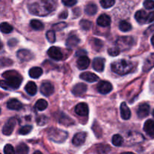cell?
Listing matches in <instances>:
<instances>
[{
  "label": "cell",
  "instance_id": "1",
  "mask_svg": "<svg viewBox=\"0 0 154 154\" xmlns=\"http://www.w3.org/2000/svg\"><path fill=\"white\" fill-rule=\"evenodd\" d=\"M2 77L5 78L1 81L2 88L5 90H16L20 87L23 81L22 76L16 71H7L2 74Z\"/></svg>",
  "mask_w": 154,
  "mask_h": 154
},
{
  "label": "cell",
  "instance_id": "2",
  "mask_svg": "<svg viewBox=\"0 0 154 154\" xmlns=\"http://www.w3.org/2000/svg\"><path fill=\"white\" fill-rule=\"evenodd\" d=\"M54 9V4L48 0H41L29 5L30 13L38 16H45L51 13Z\"/></svg>",
  "mask_w": 154,
  "mask_h": 154
},
{
  "label": "cell",
  "instance_id": "3",
  "mask_svg": "<svg viewBox=\"0 0 154 154\" xmlns=\"http://www.w3.org/2000/svg\"><path fill=\"white\" fill-rule=\"evenodd\" d=\"M135 63L126 60H120L111 64V69L119 75H124L132 72L135 69Z\"/></svg>",
  "mask_w": 154,
  "mask_h": 154
},
{
  "label": "cell",
  "instance_id": "4",
  "mask_svg": "<svg viewBox=\"0 0 154 154\" xmlns=\"http://www.w3.org/2000/svg\"><path fill=\"white\" fill-rule=\"evenodd\" d=\"M48 135L50 140L56 143H63L68 138L67 132L57 128H51L48 130Z\"/></svg>",
  "mask_w": 154,
  "mask_h": 154
},
{
  "label": "cell",
  "instance_id": "5",
  "mask_svg": "<svg viewBox=\"0 0 154 154\" xmlns=\"http://www.w3.org/2000/svg\"><path fill=\"white\" fill-rule=\"evenodd\" d=\"M116 44L120 51H126V49H129L133 46L135 44V39L131 36L120 37L116 41Z\"/></svg>",
  "mask_w": 154,
  "mask_h": 154
},
{
  "label": "cell",
  "instance_id": "6",
  "mask_svg": "<svg viewBox=\"0 0 154 154\" xmlns=\"http://www.w3.org/2000/svg\"><path fill=\"white\" fill-rule=\"evenodd\" d=\"M17 124V120L14 117H11L9 119L2 128V133L5 135H10L13 132L15 126Z\"/></svg>",
  "mask_w": 154,
  "mask_h": 154
},
{
  "label": "cell",
  "instance_id": "7",
  "mask_svg": "<svg viewBox=\"0 0 154 154\" xmlns=\"http://www.w3.org/2000/svg\"><path fill=\"white\" fill-rule=\"evenodd\" d=\"M113 89L112 84L110 82L106 81H102L98 84L97 90L101 94H108L110 92H111Z\"/></svg>",
  "mask_w": 154,
  "mask_h": 154
},
{
  "label": "cell",
  "instance_id": "8",
  "mask_svg": "<svg viewBox=\"0 0 154 154\" xmlns=\"http://www.w3.org/2000/svg\"><path fill=\"white\" fill-rule=\"evenodd\" d=\"M48 54L52 60H57V61L63 60V53L57 47H51L48 51Z\"/></svg>",
  "mask_w": 154,
  "mask_h": 154
},
{
  "label": "cell",
  "instance_id": "9",
  "mask_svg": "<svg viewBox=\"0 0 154 154\" xmlns=\"http://www.w3.org/2000/svg\"><path fill=\"white\" fill-rule=\"evenodd\" d=\"M17 57L20 61L22 62H27L29 60H32L34 58V55L32 52H30L28 50H20L17 53Z\"/></svg>",
  "mask_w": 154,
  "mask_h": 154
},
{
  "label": "cell",
  "instance_id": "10",
  "mask_svg": "<svg viewBox=\"0 0 154 154\" xmlns=\"http://www.w3.org/2000/svg\"><path fill=\"white\" fill-rule=\"evenodd\" d=\"M40 90L41 93L45 96H47V97L51 96L54 93V86L50 82H45L43 84H42Z\"/></svg>",
  "mask_w": 154,
  "mask_h": 154
},
{
  "label": "cell",
  "instance_id": "11",
  "mask_svg": "<svg viewBox=\"0 0 154 154\" xmlns=\"http://www.w3.org/2000/svg\"><path fill=\"white\" fill-rule=\"evenodd\" d=\"M87 134L85 132H78L74 136L72 139V144L75 146H81L83 144H84L87 138Z\"/></svg>",
  "mask_w": 154,
  "mask_h": 154
},
{
  "label": "cell",
  "instance_id": "12",
  "mask_svg": "<svg viewBox=\"0 0 154 154\" xmlns=\"http://www.w3.org/2000/svg\"><path fill=\"white\" fill-rule=\"evenodd\" d=\"M75 111L78 115L81 116V117L87 116L89 114L88 105L86 103H84V102L79 103L78 105H76V107H75Z\"/></svg>",
  "mask_w": 154,
  "mask_h": 154
},
{
  "label": "cell",
  "instance_id": "13",
  "mask_svg": "<svg viewBox=\"0 0 154 154\" xmlns=\"http://www.w3.org/2000/svg\"><path fill=\"white\" fill-rule=\"evenodd\" d=\"M150 113V106L148 104L143 103L138 106V111H137V114L139 118H144L147 117Z\"/></svg>",
  "mask_w": 154,
  "mask_h": 154
},
{
  "label": "cell",
  "instance_id": "14",
  "mask_svg": "<svg viewBox=\"0 0 154 154\" xmlns=\"http://www.w3.org/2000/svg\"><path fill=\"white\" fill-rule=\"evenodd\" d=\"M105 59L102 58V57H96L93 60V69L99 72H103L104 69H105Z\"/></svg>",
  "mask_w": 154,
  "mask_h": 154
},
{
  "label": "cell",
  "instance_id": "15",
  "mask_svg": "<svg viewBox=\"0 0 154 154\" xmlns=\"http://www.w3.org/2000/svg\"><path fill=\"white\" fill-rule=\"evenodd\" d=\"M87 86L85 84H83V83H78L76 85L74 86V87L72 88V93H73L75 96H81L83 95L84 93H85L87 92Z\"/></svg>",
  "mask_w": 154,
  "mask_h": 154
},
{
  "label": "cell",
  "instance_id": "16",
  "mask_svg": "<svg viewBox=\"0 0 154 154\" xmlns=\"http://www.w3.org/2000/svg\"><path fill=\"white\" fill-rule=\"evenodd\" d=\"M90 60L87 56H83L78 58L77 60V66L80 70H84L90 66Z\"/></svg>",
  "mask_w": 154,
  "mask_h": 154
},
{
  "label": "cell",
  "instance_id": "17",
  "mask_svg": "<svg viewBox=\"0 0 154 154\" xmlns=\"http://www.w3.org/2000/svg\"><path fill=\"white\" fill-rule=\"evenodd\" d=\"M144 130L151 138H154V120H147L144 123Z\"/></svg>",
  "mask_w": 154,
  "mask_h": 154
},
{
  "label": "cell",
  "instance_id": "18",
  "mask_svg": "<svg viewBox=\"0 0 154 154\" xmlns=\"http://www.w3.org/2000/svg\"><path fill=\"white\" fill-rule=\"evenodd\" d=\"M80 78L82 80H84V81L90 83L96 82L99 80V77L95 75L94 73H92V72H83L80 75Z\"/></svg>",
  "mask_w": 154,
  "mask_h": 154
},
{
  "label": "cell",
  "instance_id": "19",
  "mask_svg": "<svg viewBox=\"0 0 154 154\" xmlns=\"http://www.w3.org/2000/svg\"><path fill=\"white\" fill-rule=\"evenodd\" d=\"M7 108L13 111H19L23 108V104L17 99H12L7 102Z\"/></svg>",
  "mask_w": 154,
  "mask_h": 154
},
{
  "label": "cell",
  "instance_id": "20",
  "mask_svg": "<svg viewBox=\"0 0 154 154\" xmlns=\"http://www.w3.org/2000/svg\"><path fill=\"white\" fill-rule=\"evenodd\" d=\"M120 115L123 120H127L131 117V111L126 102H123L120 105Z\"/></svg>",
  "mask_w": 154,
  "mask_h": 154
},
{
  "label": "cell",
  "instance_id": "21",
  "mask_svg": "<svg viewBox=\"0 0 154 154\" xmlns=\"http://www.w3.org/2000/svg\"><path fill=\"white\" fill-rule=\"evenodd\" d=\"M111 21V17H110L108 15L103 14L100 15V16L98 17L96 23H97L98 25L100 26L107 27L108 26H110Z\"/></svg>",
  "mask_w": 154,
  "mask_h": 154
},
{
  "label": "cell",
  "instance_id": "22",
  "mask_svg": "<svg viewBox=\"0 0 154 154\" xmlns=\"http://www.w3.org/2000/svg\"><path fill=\"white\" fill-rule=\"evenodd\" d=\"M80 42H81V40H80V38L78 36L75 35H71L69 36L67 40H66V45L68 48H73L78 46L79 45Z\"/></svg>",
  "mask_w": 154,
  "mask_h": 154
},
{
  "label": "cell",
  "instance_id": "23",
  "mask_svg": "<svg viewBox=\"0 0 154 154\" xmlns=\"http://www.w3.org/2000/svg\"><path fill=\"white\" fill-rule=\"evenodd\" d=\"M154 67V53L150 54L147 59H146L145 62L144 63V66H143V72H147L153 69Z\"/></svg>",
  "mask_w": 154,
  "mask_h": 154
},
{
  "label": "cell",
  "instance_id": "24",
  "mask_svg": "<svg viewBox=\"0 0 154 154\" xmlns=\"http://www.w3.org/2000/svg\"><path fill=\"white\" fill-rule=\"evenodd\" d=\"M147 16H148V14L146 13V11H144V10H139L135 13V18L137 20V22H138L141 24H143L144 23H147Z\"/></svg>",
  "mask_w": 154,
  "mask_h": 154
},
{
  "label": "cell",
  "instance_id": "25",
  "mask_svg": "<svg viewBox=\"0 0 154 154\" xmlns=\"http://www.w3.org/2000/svg\"><path fill=\"white\" fill-rule=\"evenodd\" d=\"M59 123L61 124L65 125V126H71V125L75 124V121L69 116L66 115L63 113H60V117H59Z\"/></svg>",
  "mask_w": 154,
  "mask_h": 154
},
{
  "label": "cell",
  "instance_id": "26",
  "mask_svg": "<svg viewBox=\"0 0 154 154\" xmlns=\"http://www.w3.org/2000/svg\"><path fill=\"white\" fill-rule=\"evenodd\" d=\"M90 43L91 45V46L93 47V49L96 51H102V49L103 48L104 44L102 42V40L99 38H93L90 39Z\"/></svg>",
  "mask_w": 154,
  "mask_h": 154
},
{
  "label": "cell",
  "instance_id": "27",
  "mask_svg": "<svg viewBox=\"0 0 154 154\" xmlns=\"http://www.w3.org/2000/svg\"><path fill=\"white\" fill-rule=\"evenodd\" d=\"M25 90L26 93L30 96H35L37 93V86L32 81H29L26 84L25 87Z\"/></svg>",
  "mask_w": 154,
  "mask_h": 154
},
{
  "label": "cell",
  "instance_id": "28",
  "mask_svg": "<svg viewBox=\"0 0 154 154\" xmlns=\"http://www.w3.org/2000/svg\"><path fill=\"white\" fill-rule=\"evenodd\" d=\"M42 74H43V71L39 67H33L29 71V75L30 76V78H34V79L38 78Z\"/></svg>",
  "mask_w": 154,
  "mask_h": 154
},
{
  "label": "cell",
  "instance_id": "29",
  "mask_svg": "<svg viewBox=\"0 0 154 154\" xmlns=\"http://www.w3.org/2000/svg\"><path fill=\"white\" fill-rule=\"evenodd\" d=\"M98 8L94 3H90L85 7V12L88 15H94L97 12Z\"/></svg>",
  "mask_w": 154,
  "mask_h": 154
},
{
  "label": "cell",
  "instance_id": "30",
  "mask_svg": "<svg viewBox=\"0 0 154 154\" xmlns=\"http://www.w3.org/2000/svg\"><path fill=\"white\" fill-rule=\"evenodd\" d=\"M111 150V147L105 144H99L96 146V153L97 154H106Z\"/></svg>",
  "mask_w": 154,
  "mask_h": 154
},
{
  "label": "cell",
  "instance_id": "31",
  "mask_svg": "<svg viewBox=\"0 0 154 154\" xmlns=\"http://www.w3.org/2000/svg\"><path fill=\"white\" fill-rule=\"evenodd\" d=\"M16 153L17 154H28L29 147L24 143H21L17 147Z\"/></svg>",
  "mask_w": 154,
  "mask_h": 154
},
{
  "label": "cell",
  "instance_id": "32",
  "mask_svg": "<svg viewBox=\"0 0 154 154\" xmlns=\"http://www.w3.org/2000/svg\"><path fill=\"white\" fill-rule=\"evenodd\" d=\"M30 26L35 30H41L44 29V24L41 22L40 20H32L30 21Z\"/></svg>",
  "mask_w": 154,
  "mask_h": 154
},
{
  "label": "cell",
  "instance_id": "33",
  "mask_svg": "<svg viewBox=\"0 0 154 154\" xmlns=\"http://www.w3.org/2000/svg\"><path fill=\"white\" fill-rule=\"evenodd\" d=\"M48 102L45 99H38L35 103V108H37L38 111H44L48 108Z\"/></svg>",
  "mask_w": 154,
  "mask_h": 154
},
{
  "label": "cell",
  "instance_id": "34",
  "mask_svg": "<svg viewBox=\"0 0 154 154\" xmlns=\"http://www.w3.org/2000/svg\"><path fill=\"white\" fill-rule=\"evenodd\" d=\"M0 29H1L2 32L6 33V34H8L13 31V26H11L8 23L5 22L2 23L1 25H0Z\"/></svg>",
  "mask_w": 154,
  "mask_h": 154
},
{
  "label": "cell",
  "instance_id": "35",
  "mask_svg": "<svg viewBox=\"0 0 154 154\" xmlns=\"http://www.w3.org/2000/svg\"><path fill=\"white\" fill-rule=\"evenodd\" d=\"M119 28L122 32H129L132 29V25L126 20H122L119 24Z\"/></svg>",
  "mask_w": 154,
  "mask_h": 154
},
{
  "label": "cell",
  "instance_id": "36",
  "mask_svg": "<svg viewBox=\"0 0 154 154\" xmlns=\"http://www.w3.org/2000/svg\"><path fill=\"white\" fill-rule=\"evenodd\" d=\"M123 138L120 135H114L112 138V144L116 147H120L123 144Z\"/></svg>",
  "mask_w": 154,
  "mask_h": 154
},
{
  "label": "cell",
  "instance_id": "37",
  "mask_svg": "<svg viewBox=\"0 0 154 154\" xmlns=\"http://www.w3.org/2000/svg\"><path fill=\"white\" fill-rule=\"evenodd\" d=\"M100 3L103 8H109L115 4V0H101Z\"/></svg>",
  "mask_w": 154,
  "mask_h": 154
},
{
  "label": "cell",
  "instance_id": "38",
  "mask_svg": "<svg viewBox=\"0 0 154 154\" xmlns=\"http://www.w3.org/2000/svg\"><path fill=\"white\" fill-rule=\"evenodd\" d=\"M32 126L31 125H27V126H24L23 127H21L18 132H19L20 135H25L29 133L32 131Z\"/></svg>",
  "mask_w": 154,
  "mask_h": 154
},
{
  "label": "cell",
  "instance_id": "39",
  "mask_svg": "<svg viewBox=\"0 0 154 154\" xmlns=\"http://www.w3.org/2000/svg\"><path fill=\"white\" fill-rule=\"evenodd\" d=\"M80 26L84 30H89L92 26V22L87 20H82L80 22Z\"/></svg>",
  "mask_w": 154,
  "mask_h": 154
},
{
  "label": "cell",
  "instance_id": "40",
  "mask_svg": "<svg viewBox=\"0 0 154 154\" xmlns=\"http://www.w3.org/2000/svg\"><path fill=\"white\" fill-rule=\"evenodd\" d=\"M46 38L48 42L51 43H54L56 42V35L54 30H49L46 32Z\"/></svg>",
  "mask_w": 154,
  "mask_h": 154
},
{
  "label": "cell",
  "instance_id": "41",
  "mask_svg": "<svg viewBox=\"0 0 154 154\" xmlns=\"http://www.w3.org/2000/svg\"><path fill=\"white\" fill-rule=\"evenodd\" d=\"M67 26V23L65 22H60L54 24V25L52 26V28L54 30H56V31H60V30L63 29L64 28Z\"/></svg>",
  "mask_w": 154,
  "mask_h": 154
},
{
  "label": "cell",
  "instance_id": "42",
  "mask_svg": "<svg viewBox=\"0 0 154 154\" xmlns=\"http://www.w3.org/2000/svg\"><path fill=\"white\" fill-rule=\"evenodd\" d=\"M108 53L111 57H116V56H118L120 54V50L117 47H113V48H109L108 50Z\"/></svg>",
  "mask_w": 154,
  "mask_h": 154
},
{
  "label": "cell",
  "instance_id": "43",
  "mask_svg": "<svg viewBox=\"0 0 154 154\" xmlns=\"http://www.w3.org/2000/svg\"><path fill=\"white\" fill-rule=\"evenodd\" d=\"M48 118L44 115L40 116V117H38L37 119H36V122H37V123L39 125V126H43V125L46 124V123H48Z\"/></svg>",
  "mask_w": 154,
  "mask_h": 154
},
{
  "label": "cell",
  "instance_id": "44",
  "mask_svg": "<svg viewBox=\"0 0 154 154\" xmlns=\"http://www.w3.org/2000/svg\"><path fill=\"white\" fill-rule=\"evenodd\" d=\"M4 153L5 154H15V150L14 149L13 146L11 144H6L4 147Z\"/></svg>",
  "mask_w": 154,
  "mask_h": 154
},
{
  "label": "cell",
  "instance_id": "45",
  "mask_svg": "<svg viewBox=\"0 0 154 154\" xmlns=\"http://www.w3.org/2000/svg\"><path fill=\"white\" fill-rule=\"evenodd\" d=\"M144 6L147 10L154 8V0H145L144 2Z\"/></svg>",
  "mask_w": 154,
  "mask_h": 154
},
{
  "label": "cell",
  "instance_id": "46",
  "mask_svg": "<svg viewBox=\"0 0 154 154\" xmlns=\"http://www.w3.org/2000/svg\"><path fill=\"white\" fill-rule=\"evenodd\" d=\"M62 2L66 6L71 7V6H73L76 4L77 0H62Z\"/></svg>",
  "mask_w": 154,
  "mask_h": 154
},
{
  "label": "cell",
  "instance_id": "47",
  "mask_svg": "<svg viewBox=\"0 0 154 154\" xmlns=\"http://www.w3.org/2000/svg\"><path fill=\"white\" fill-rule=\"evenodd\" d=\"M154 21V11L150 12L147 16V23H152Z\"/></svg>",
  "mask_w": 154,
  "mask_h": 154
},
{
  "label": "cell",
  "instance_id": "48",
  "mask_svg": "<svg viewBox=\"0 0 154 154\" xmlns=\"http://www.w3.org/2000/svg\"><path fill=\"white\" fill-rule=\"evenodd\" d=\"M87 54V51H84V50H79L76 52V56L77 57H83V56H86Z\"/></svg>",
  "mask_w": 154,
  "mask_h": 154
},
{
  "label": "cell",
  "instance_id": "49",
  "mask_svg": "<svg viewBox=\"0 0 154 154\" xmlns=\"http://www.w3.org/2000/svg\"><path fill=\"white\" fill-rule=\"evenodd\" d=\"M17 44V40L15 38H12V39H10V40L8 41V45L10 47H14Z\"/></svg>",
  "mask_w": 154,
  "mask_h": 154
},
{
  "label": "cell",
  "instance_id": "50",
  "mask_svg": "<svg viewBox=\"0 0 154 154\" xmlns=\"http://www.w3.org/2000/svg\"><path fill=\"white\" fill-rule=\"evenodd\" d=\"M68 17V11H64L62 12L60 15H59V17L61 18V19H66Z\"/></svg>",
  "mask_w": 154,
  "mask_h": 154
},
{
  "label": "cell",
  "instance_id": "51",
  "mask_svg": "<svg viewBox=\"0 0 154 154\" xmlns=\"http://www.w3.org/2000/svg\"><path fill=\"white\" fill-rule=\"evenodd\" d=\"M151 43H152V45H153V46L154 47V35L152 36V38H151Z\"/></svg>",
  "mask_w": 154,
  "mask_h": 154
},
{
  "label": "cell",
  "instance_id": "52",
  "mask_svg": "<svg viewBox=\"0 0 154 154\" xmlns=\"http://www.w3.org/2000/svg\"><path fill=\"white\" fill-rule=\"evenodd\" d=\"M121 154H135V153H132V152H123V153H122Z\"/></svg>",
  "mask_w": 154,
  "mask_h": 154
},
{
  "label": "cell",
  "instance_id": "53",
  "mask_svg": "<svg viewBox=\"0 0 154 154\" xmlns=\"http://www.w3.org/2000/svg\"><path fill=\"white\" fill-rule=\"evenodd\" d=\"M33 154H42V153H41L40 151H35Z\"/></svg>",
  "mask_w": 154,
  "mask_h": 154
},
{
  "label": "cell",
  "instance_id": "54",
  "mask_svg": "<svg viewBox=\"0 0 154 154\" xmlns=\"http://www.w3.org/2000/svg\"><path fill=\"white\" fill-rule=\"evenodd\" d=\"M152 85L153 86V88H154V75L153 77V80H152Z\"/></svg>",
  "mask_w": 154,
  "mask_h": 154
},
{
  "label": "cell",
  "instance_id": "55",
  "mask_svg": "<svg viewBox=\"0 0 154 154\" xmlns=\"http://www.w3.org/2000/svg\"><path fill=\"white\" fill-rule=\"evenodd\" d=\"M153 114V117H154V110H153V114Z\"/></svg>",
  "mask_w": 154,
  "mask_h": 154
}]
</instances>
